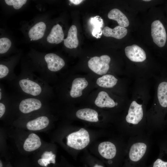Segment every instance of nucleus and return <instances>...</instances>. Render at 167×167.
I'll list each match as a JSON object with an SVG mask.
<instances>
[{"label":"nucleus","instance_id":"nucleus-1","mask_svg":"<svg viewBox=\"0 0 167 167\" xmlns=\"http://www.w3.org/2000/svg\"><path fill=\"white\" fill-rule=\"evenodd\" d=\"M32 71L23 68L15 79L9 82L13 91L12 94L19 96L37 97L49 101L51 96L49 85Z\"/></svg>","mask_w":167,"mask_h":167},{"label":"nucleus","instance_id":"nucleus-2","mask_svg":"<svg viewBox=\"0 0 167 167\" xmlns=\"http://www.w3.org/2000/svg\"><path fill=\"white\" fill-rule=\"evenodd\" d=\"M41 65L36 68L38 75L49 85L53 79L54 73L60 70L65 65L64 60L57 54L49 53L42 58Z\"/></svg>","mask_w":167,"mask_h":167},{"label":"nucleus","instance_id":"nucleus-3","mask_svg":"<svg viewBox=\"0 0 167 167\" xmlns=\"http://www.w3.org/2000/svg\"><path fill=\"white\" fill-rule=\"evenodd\" d=\"M13 95L15 104L18 105L19 111L24 114L38 110L44 105L48 103L49 101L37 97L19 96Z\"/></svg>","mask_w":167,"mask_h":167},{"label":"nucleus","instance_id":"nucleus-4","mask_svg":"<svg viewBox=\"0 0 167 167\" xmlns=\"http://www.w3.org/2000/svg\"><path fill=\"white\" fill-rule=\"evenodd\" d=\"M67 145L77 150L83 149L90 142L89 133L84 128L70 134L67 136Z\"/></svg>","mask_w":167,"mask_h":167},{"label":"nucleus","instance_id":"nucleus-5","mask_svg":"<svg viewBox=\"0 0 167 167\" xmlns=\"http://www.w3.org/2000/svg\"><path fill=\"white\" fill-rule=\"evenodd\" d=\"M110 61V58L107 55H103L100 57L94 56L89 60L88 66L93 72L101 75L108 72Z\"/></svg>","mask_w":167,"mask_h":167},{"label":"nucleus","instance_id":"nucleus-6","mask_svg":"<svg viewBox=\"0 0 167 167\" xmlns=\"http://www.w3.org/2000/svg\"><path fill=\"white\" fill-rule=\"evenodd\" d=\"M151 31L153 42L159 47H163L166 42L167 35L162 24L159 20L154 21L151 24Z\"/></svg>","mask_w":167,"mask_h":167},{"label":"nucleus","instance_id":"nucleus-7","mask_svg":"<svg viewBox=\"0 0 167 167\" xmlns=\"http://www.w3.org/2000/svg\"><path fill=\"white\" fill-rule=\"evenodd\" d=\"M143 116L142 105L133 101L130 105L128 114L126 119V122L133 124H136L141 121Z\"/></svg>","mask_w":167,"mask_h":167},{"label":"nucleus","instance_id":"nucleus-8","mask_svg":"<svg viewBox=\"0 0 167 167\" xmlns=\"http://www.w3.org/2000/svg\"><path fill=\"white\" fill-rule=\"evenodd\" d=\"M125 52L126 57L131 61L141 62L146 59V54L144 50L136 45L126 47Z\"/></svg>","mask_w":167,"mask_h":167},{"label":"nucleus","instance_id":"nucleus-9","mask_svg":"<svg viewBox=\"0 0 167 167\" xmlns=\"http://www.w3.org/2000/svg\"><path fill=\"white\" fill-rule=\"evenodd\" d=\"M88 83L85 78H78L75 79L72 81L70 92V95L72 98L81 96L82 91L88 86Z\"/></svg>","mask_w":167,"mask_h":167},{"label":"nucleus","instance_id":"nucleus-10","mask_svg":"<svg viewBox=\"0 0 167 167\" xmlns=\"http://www.w3.org/2000/svg\"><path fill=\"white\" fill-rule=\"evenodd\" d=\"M49 122V119L47 116H41L28 121L26 126L28 130L39 131L47 127Z\"/></svg>","mask_w":167,"mask_h":167},{"label":"nucleus","instance_id":"nucleus-11","mask_svg":"<svg viewBox=\"0 0 167 167\" xmlns=\"http://www.w3.org/2000/svg\"><path fill=\"white\" fill-rule=\"evenodd\" d=\"M98 151L102 157L108 159L114 158L116 153V149L115 145L108 141L100 143L98 147Z\"/></svg>","mask_w":167,"mask_h":167},{"label":"nucleus","instance_id":"nucleus-12","mask_svg":"<svg viewBox=\"0 0 167 167\" xmlns=\"http://www.w3.org/2000/svg\"><path fill=\"white\" fill-rule=\"evenodd\" d=\"M64 34L62 27L58 24L53 26L48 35L46 40L51 44H58L64 40Z\"/></svg>","mask_w":167,"mask_h":167},{"label":"nucleus","instance_id":"nucleus-13","mask_svg":"<svg viewBox=\"0 0 167 167\" xmlns=\"http://www.w3.org/2000/svg\"><path fill=\"white\" fill-rule=\"evenodd\" d=\"M147 149V146L142 143H134L130 149L129 156L130 159L134 161L139 160L145 154Z\"/></svg>","mask_w":167,"mask_h":167},{"label":"nucleus","instance_id":"nucleus-14","mask_svg":"<svg viewBox=\"0 0 167 167\" xmlns=\"http://www.w3.org/2000/svg\"><path fill=\"white\" fill-rule=\"evenodd\" d=\"M46 29V25L43 21L39 22L29 30L28 35L29 38L32 41H37L42 38L43 36Z\"/></svg>","mask_w":167,"mask_h":167},{"label":"nucleus","instance_id":"nucleus-15","mask_svg":"<svg viewBox=\"0 0 167 167\" xmlns=\"http://www.w3.org/2000/svg\"><path fill=\"white\" fill-rule=\"evenodd\" d=\"M102 32L105 36L112 37L120 39L126 35L127 30L125 28L119 25L116 26L113 29L105 26L103 28Z\"/></svg>","mask_w":167,"mask_h":167},{"label":"nucleus","instance_id":"nucleus-16","mask_svg":"<svg viewBox=\"0 0 167 167\" xmlns=\"http://www.w3.org/2000/svg\"><path fill=\"white\" fill-rule=\"evenodd\" d=\"M64 45L70 49L76 48L79 44L76 26L72 25L68 32L67 37L63 40Z\"/></svg>","mask_w":167,"mask_h":167},{"label":"nucleus","instance_id":"nucleus-17","mask_svg":"<svg viewBox=\"0 0 167 167\" xmlns=\"http://www.w3.org/2000/svg\"><path fill=\"white\" fill-rule=\"evenodd\" d=\"M41 144L39 137L34 133H31L25 140L23 148L26 151L32 152L39 148Z\"/></svg>","mask_w":167,"mask_h":167},{"label":"nucleus","instance_id":"nucleus-18","mask_svg":"<svg viewBox=\"0 0 167 167\" xmlns=\"http://www.w3.org/2000/svg\"><path fill=\"white\" fill-rule=\"evenodd\" d=\"M76 117L86 121L96 122L98 121V114L95 110L89 108H84L79 110L76 112Z\"/></svg>","mask_w":167,"mask_h":167},{"label":"nucleus","instance_id":"nucleus-19","mask_svg":"<svg viewBox=\"0 0 167 167\" xmlns=\"http://www.w3.org/2000/svg\"><path fill=\"white\" fill-rule=\"evenodd\" d=\"M108 18L116 21L119 26L126 28L129 25V22L126 16L120 10L117 8L111 10L108 13Z\"/></svg>","mask_w":167,"mask_h":167},{"label":"nucleus","instance_id":"nucleus-20","mask_svg":"<svg viewBox=\"0 0 167 167\" xmlns=\"http://www.w3.org/2000/svg\"><path fill=\"white\" fill-rule=\"evenodd\" d=\"M95 103L100 108H112L115 105V103L109 96L108 93L103 91H101L98 94Z\"/></svg>","mask_w":167,"mask_h":167},{"label":"nucleus","instance_id":"nucleus-21","mask_svg":"<svg viewBox=\"0 0 167 167\" xmlns=\"http://www.w3.org/2000/svg\"><path fill=\"white\" fill-rule=\"evenodd\" d=\"M117 81L118 79L113 75L107 74L98 78L96 83L100 87L109 88L114 87L117 84Z\"/></svg>","mask_w":167,"mask_h":167},{"label":"nucleus","instance_id":"nucleus-22","mask_svg":"<svg viewBox=\"0 0 167 167\" xmlns=\"http://www.w3.org/2000/svg\"><path fill=\"white\" fill-rule=\"evenodd\" d=\"M90 23L93 27L92 35L97 38H100L103 33L101 28L103 24V19L99 16H97L91 18Z\"/></svg>","mask_w":167,"mask_h":167},{"label":"nucleus","instance_id":"nucleus-23","mask_svg":"<svg viewBox=\"0 0 167 167\" xmlns=\"http://www.w3.org/2000/svg\"><path fill=\"white\" fill-rule=\"evenodd\" d=\"M157 97L160 105L167 107V82H163L159 84L157 89Z\"/></svg>","mask_w":167,"mask_h":167},{"label":"nucleus","instance_id":"nucleus-24","mask_svg":"<svg viewBox=\"0 0 167 167\" xmlns=\"http://www.w3.org/2000/svg\"><path fill=\"white\" fill-rule=\"evenodd\" d=\"M11 42L7 37H2L0 39V54H4L6 53L11 46Z\"/></svg>","mask_w":167,"mask_h":167},{"label":"nucleus","instance_id":"nucleus-25","mask_svg":"<svg viewBox=\"0 0 167 167\" xmlns=\"http://www.w3.org/2000/svg\"><path fill=\"white\" fill-rule=\"evenodd\" d=\"M6 4L10 6H12L15 9L21 8L27 2L26 0H5Z\"/></svg>","mask_w":167,"mask_h":167},{"label":"nucleus","instance_id":"nucleus-26","mask_svg":"<svg viewBox=\"0 0 167 167\" xmlns=\"http://www.w3.org/2000/svg\"><path fill=\"white\" fill-rule=\"evenodd\" d=\"M153 167H167V162L158 159L154 162Z\"/></svg>","mask_w":167,"mask_h":167},{"label":"nucleus","instance_id":"nucleus-27","mask_svg":"<svg viewBox=\"0 0 167 167\" xmlns=\"http://www.w3.org/2000/svg\"><path fill=\"white\" fill-rule=\"evenodd\" d=\"M69 1L75 5H78L83 1L81 0H70Z\"/></svg>","mask_w":167,"mask_h":167},{"label":"nucleus","instance_id":"nucleus-28","mask_svg":"<svg viewBox=\"0 0 167 167\" xmlns=\"http://www.w3.org/2000/svg\"><path fill=\"white\" fill-rule=\"evenodd\" d=\"M94 167H104L101 165H98L97 164H96Z\"/></svg>","mask_w":167,"mask_h":167},{"label":"nucleus","instance_id":"nucleus-29","mask_svg":"<svg viewBox=\"0 0 167 167\" xmlns=\"http://www.w3.org/2000/svg\"><path fill=\"white\" fill-rule=\"evenodd\" d=\"M0 167H2V164L1 161H0Z\"/></svg>","mask_w":167,"mask_h":167},{"label":"nucleus","instance_id":"nucleus-30","mask_svg":"<svg viewBox=\"0 0 167 167\" xmlns=\"http://www.w3.org/2000/svg\"><path fill=\"white\" fill-rule=\"evenodd\" d=\"M151 0H143V1H146V2H149V1H151Z\"/></svg>","mask_w":167,"mask_h":167},{"label":"nucleus","instance_id":"nucleus-31","mask_svg":"<svg viewBox=\"0 0 167 167\" xmlns=\"http://www.w3.org/2000/svg\"><path fill=\"white\" fill-rule=\"evenodd\" d=\"M117 104H117V103H115V105H117Z\"/></svg>","mask_w":167,"mask_h":167}]
</instances>
